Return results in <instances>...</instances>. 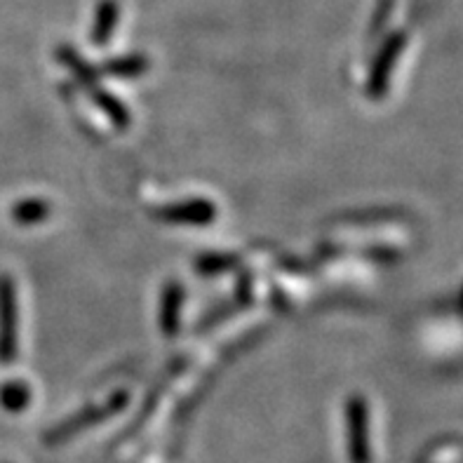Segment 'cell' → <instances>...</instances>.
<instances>
[{
  "label": "cell",
  "mask_w": 463,
  "mask_h": 463,
  "mask_svg": "<svg viewBox=\"0 0 463 463\" xmlns=\"http://www.w3.org/2000/svg\"><path fill=\"white\" fill-rule=\"evenodd\" d=\"M128 405V395L125 393H116L113 395L109 402H106L104 407H88L85 411H80L78 417L69 419V421L61 426V429H57V438H66V435L76 433L78 429H82V426H88V423H94V421H101V419L111 417L113 411L123 410V407Z\"/></svg>",
  "instance_id": "8992f818"
},
{
  "label": "cell",
  "mask_w": 463,
  "mask_h": 463,
  "mask_svg": "<svg viewBox=\"0 0 463 463\" xmlns=\"http://www.w3.org/2000/svg\"><path fill=\"white\" fill-rule=\"evenodd\" d=\"M402 45H405V35L402 33L393 35V38H388L383 43L382 52H379V57L372 64L370 82H367V94H370L372 99H382L383 94H386L388 78H391V71H393L395 61H398Z\"/></svg>",
  "instance_id": "277c9868"
},
{
  "label": "cell",
  "mask_w": 463,
  "mask_h": 463,
  "mask_svg": "<svg viewBox=\"0 0 463 463\" xmlns=\"http://www.w3.org/2000/svg\"><path fill=\"white\" fill-rule=\"evenodd\" d=\"M184 306V288L179 282L170 280L160 294V332L165 336H175L179 332V317Z\"/></svg>",
  "instance_id": "5b68a950"
},
{
  "label": "cell",
  "mask_w": 463,
  "mask_h": 463,
  "mask_svg": "<svg viewBox=\"0 0 463 463\" xmlns=\"http://www.w3.org/2000/svg\"><path fill=\"white\" fill-rule=\"evenodd\" d=\"M88 94L94 99V104L99 106L101 111H104L106 116H109V120H111V123L116 125V128H120V129L129 128V123H132V118H129L128 106H125L123 101L118 99V97L109 94L104 88H99V85H97V88H94V90H90Z\"/></svg>",
  "instance_id": "ba28073f"
},
{
  "label": "cell",
  "mask_w": 463,
  "mask_h": 463,
  "mask_svg": "<svg viewBox=\"0 0 463 463\" xmlns=\"http://www.w3.org/2000/svg\"><path fill=\"white\" fill-rule=\"evenodd\" d=\"M59 59H61V61H64L66 66H69V71L71 73H73V78H76L78 82H80L82 88L88 90H94L97 88V85H99V82H97V78H99V73H97V71L92 69V66L88 64V61H85V59L80 57V54H76L73 52V50H71V47H61V50H59Z\"/></svg>",
  "instance_id": "8fae6325"
},
{
  "label": "cell",
  "mask_w": 463,
  "mask_h": 463,
  "mask_svg": "<svg viewBox=\"0 0 463 463\" xmlns=\"http://www.w3.org/2000/svg\"><path fill=\"white\" fill-rule=\"evenodd\" d=\"M348 421V445H351V457L355 463H367L370 458V410L367 402L360 395H353L346 405Z\"/></svg>",
  "instance_id": "3957f363"
},
{
  "label": "cell",
  "mask_w": 463,
  "mask_h": 463,
  "mask_svg": "<svg viewBox=\"0 0 463 463\" xmlns=\"http://www.w3.org/2000/svg\"><path fill=\"white\" fill-rule=\"evenodd\" d=\"M31 402V388L24 382H7L0 386V405L7 411L17 414V411L26 410Z\"/></svg>",
  "instance_id": "7c38bea8"
},
{
  "label": "cell",
  "mask_w": 463,
  "mask_h": 463,
  "mask_svg": "<svg viewBox=\"0 0 463 463\" xmlns=\"http://www.w3.org/2000/svg\"><path fill=\"white\" fill-rule=\"evenodd\" d=\"M235 264H238V257H233V254L212 252L200 254L198 261H195V269L203 276H217V273H223V270H231Z\"/></svg>",
  "instance_id": "4fadbf2b"
},
{
  "label": "cell",
  "mask_w": 463,
  "mask_h": 463,
  "mask_svg": "<svg viewBox=\"0 0 463 463\" xmlns=\"http://www.w3.org/2000/svg\"><path fill=\"white\" fill-rule=\"evenodd\" d=\"M50 214H52V205H50V200L45 198L19 200V203H14L10 210V217L14 219V223H19V226H35V223H43Z\"/></svg>",
  "instance_id": "52a82bcc"
},
{
  "label": "cell",
  "mask_w": 463,
  "mask_h": 463,
  "mask_svg": "<svg viewBox=\"0 0 463 463\" xmlns=\"http://www.w3.org/2000/svg\"><path fill=\"white\" fill-rule=\"evenodd\" d=\"M148 66H151V61L144 54H125V57L109 59L101 71L113 78H139L146 73Z\"/></svg>",
  "instance_id": "9c48e42d"
},
{
  "label": "cell",
  "mask_w": 463,
  "mask_h": 463,
  "mask_svg": "<svg viewBox=\"0 0 463 463\" xmlns=\"http://www.w3.org/2000/svg\"><path fill=\"white\" fill-rule=\"evenodd\" d=\"M118 3L116 0H104L99 7H97V19H94L92 26V43L94 45H106L109 38H111L113 29L118 26Z\"/></svg>",
  "instance_id": "30bf717a"
},
{
  "label": "cell",
  "mask_w": 463,
  "mask_h": 463,
  "mask_svg": "<svg viewBox=\"0 0 463 463\" xmlns=\"http://www.w3.org/2000/svg\"><path fill=\"white\" fill-rule=\"evenodd\" d=\"M17 288L7 273H0V364L14 363L17 341Z\"/></svg>",
  "instance_id": "6da1fadb"
},
{
  "label": "cell",
  "mask_w": 463,
  "mask_h": 463,
  "mask_svg": "<svg viewBox=\"0 0 463 463\" xmlns=\"http://www.w3.org/2000/svg\"><path fill=\"white\" fill-rule=\"evenodd\" d=\"M153 217L170 226H210L217 219V205L205 198H191L158 207Z\"/></svg>",
  "instance_id": "7a4b0ae2"
}]
</instances>
